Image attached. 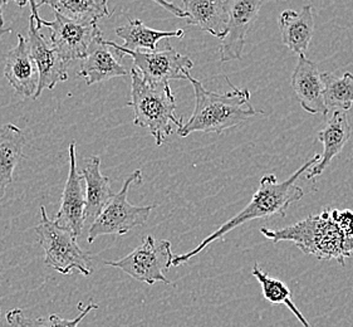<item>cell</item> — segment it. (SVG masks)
I'll use <instances>...</instances> for the list:
<instances>
[{
	"instance_id": "cell-1",
	"label": "cell",
	"mask_w": 353,
	"mask_h": 327,
	"mask_svg": "<svg viewBox=\"0 0 353 327\" xmlns=\"http://www.w3.org/2000/svg\"><path fill=\"white\" fill-rule=\"evenodd\" d=\"M321 155L317 154L302 165L293 175L283 181H278L274 174H267L261 179L259 188L254 192L253 198L241 212L236 214L232 219L225 221L221 227L218 228L212 235L206 237L196 248L192 249L188 253L175 256L172 258L171 266H181L188 264L192 257L198 256L209 244L215 241L223 239L228 233H230L235 228L241 227L248 221L255 219H270L274 217H285L293 203L303 198V189L297 184L298 179L303 175L305 171L311 169L319 161Z\"/></svg>"
},
{
	"instance_id": "cell-19",
	"label": "cell",
	"mask_w": 353,
	"mask_h": 327,
	"mask_svg": "<svg viewBox=\"0 0 353 327\" xmlns=\"http://www.w3.org/2000/svg\"><path fill=\"white\" fill-rule=\"evenodd\" d=\"M85 183V223H92L113 195L111 180L101 171L99 157H91L82 170Z\"/></svg>"
},
{
	"instance_id": "cell-28",
	"label": "cell",
	"mask_w": 353,
	"mask_h": 327,
	"mask_svg": "<svg viewBox=\"0 0 353 327\" xmlns=\"http://www.w3.org/2000/svg\"><path fill=\"white\" fill-rule=\"evenodd\" d=\"M28 4L30 6V12H32L30 17L36 21V28L38 29V30H41L43 27V19L41 18L39 13H38V3H37V0H28Z\"/></svg>"
},
{
	"instance_id": "cell-3",
	"label": "cell",
	"mask_w": 353,
	"mask_h": 327,
	"mask_svg": "<svg viewBox=\"0 0 353 327\" xmlns=\"http://www.w3.org/2000/svg\"><path fill=\"white\" fill-rule=\"evenodd\" d=\"M261 232L273 243H294L303 253L318 259L336 261L345 266L347 258L353 257V237L339 228L331 208L283 229L263 227Z\"/></svg>"
},
{
	"instance_id": "cell-5",
	"label": "cell",
	"mask_w": 353,
	"mask_h": 327,
	"mask_svg": "<svg viewBox=\"0 0 353 327\" xmlns=\"http://www.w3.org/2000/svg\"><path fill=\"white\" fill-rule=\"evenodd\" d=\"M38 242L44 250V262L62 275H92L91 258L78 246L71 230L50 221L46 208L41 206V221L36 227Z\"/></svg>"
},
{
	"instance_id": "cell-16",
	"label": "cell",
	"mask_w": 353,
	"mask_h": 327,
	"mask_svg": "<svg viewBox=\"0 0 353 327\" xmlns=\"http://www.w3.org/2000/svg\"><path fill=\"white\" fill-rule=\"evenodd\" d=\"M351 137V125L347 111L337 110L327 121L325 128L318 132V140L323 143V154L314 166L307 170V180L317 178L332 163L333 159L343 150Z\"/></svg>"
},
{
	"instance_id": "cell-12",
	"label": "cell",
	"mask_w": 353,
	"mask_h": 327,
	"mask_svg": "<svg viewBox=\"0 0 353 327\" xmlns=\"http://www.w3.org/2000/svg\"><path fill=\"white\" fill-rule=\"evenodd\" d=\"M261 4L263 0H229L228 33L220 46L221 62L241 59L248 32L259 14Z\"/></svg>"
},
{
	"instance_id": "cell-8",
	"label": "cell",
	"mask_w": 353,
	"mask_h": 327,
	"mask_svg": "<svg viewBox=\"0 0 353 327\" xmlns=\"http://www.w3.org/2000/svg\"><path fill=\"white\" fill-rule=\"evenodd\" d=\"M105 43L119 52L122 57L132 58L134 70L151 85H166L172 79H186V73L194 67L190 58L180 54L169 43L165 44V50L152 52L126 50L111 41Z\"/></svg>"
},
{
	"instance_id": "cell-13",
	"label": "cell",
	"mask_w": 353,
	"mask_h": 327,
	"mask_svg": "<svg viewBox=\"0 0 353 327\" xmlns=\"http://www.w3.org/2000/svg\"><path fill=\"white\" fill-rule=\"evenodd\" d=\"M119 52L107 46L103 37L93 43L88 53L81 61V70L78 76L85 79L87 86L105 82L116 77H125L130 75L128 68L121 63Z\"/></svg>"
},
{
	"instance_id": "cell-17",
	"label": "cell",
	"mask_w": 353,
	"mask_h": 327,
	"mask_svg": "<svg viewBox=\"0 0 353 327\" xmlns=\"http://www.w3.org/2000/svg\"><path fill=\"white\" fill-rule=\"evenodd\" d=\"M186 23L196 26L219 39L228 33L229 0H183Z\"/></svg>"
},
{
	"instance_id": "cell-9",
	"label": "cell",
	"mask_w": 353,
	"mask_h": 327,
	"mask_svg": "<svg viewBox=\"0 0 353 327\" xmlns=\"http://www.w3.org/2000/svg\"><path fill=\"white\" fill-rule=\"evenodd\" d=\"M54 21L43 19V27L50 29V44L65 63L85 57L93 43L102 37L97 23H78L54 12Z\"/></svg>"
},
{
	"instance_id": "cell-2",
	"label": "cell",
	"mask_w": 353,
	"mask_h": 327,
	"mask_svg": "<svg viewBox=\"0 0 353 327\" xmlns=\"http://www.w3.org/2000/svg\"><path fill=\"white\" fill-rule=\"evenodd\" d=\"M186 79L190 81L195 93V108L189 121L177 130V135L186 137L192 132H215L221 134L225 130L235 128L241 122L254 117L255 115H263V111H256L250 103V92L247 88L241 90L229 81L228 85L233 91L216 93L205 90L203 83L194 79L190 72L186 73Z\"/></svg>"
},
{
	"instance_id": "cell-4",
	"label": "cell",
	"mask_w": 353,
	"mask_h": 327,
	"mask_svg": "<svg viewBox=\"0 0 353 327\" xmlns=\"http://www.w3.org/2000/svg\"><path fill=\"white\" fill-rule=\"evenodd\" d=\"M131 76V100L128 106L134 110V123L146 128L154 136L157 146L163 145L174 130L183 128V117L176 116L175 96L166 85H151L134 68Z\"/></svg>"
},
{
	"instance_id": "cell-20",
	"label": "cell",
	"mask_w": 353,
	"mask_h": 327,
	"mask_svg": "<svg viewBox=\"0 0 353 327\" xmlns=\"http://www.w3.org/2000/svg\"><path fill=\"white\" fill-rule=\"evenodd\" d=\"M26 135L13 123L0 128V201L7 192L8 186L13 183V172L21 159Z\"/></svg>"
},
{
	"instance_id": "cell-14",
	"label": "cell",
	"mask_w": 353,
	"mask_h": 327,
	"mask_svg": "<svg viewBox=\"0 0 353 327\" xmlns=\"http://www.w3.org/2000/svg\"><path fill=\"white\" fill-rule=\"evenodd\" d=\"M290 83L301 106L307 112L323 116L328 114L323 99V81L317 64L305 56H299Z\"/></svg>"
},
{
	"instance_id": "cell-10",
	"label": "cell",
	"mask_w": 353,
	"mask_h": 327,
	"mask_svg": "<svg viewBox=\"0 0 353 327\" xmlns=\"http://www.w3.org/2000/svg\"><path fill=\"white\" fill-rule=\"evenodd\" d=\"M70 171L64 184L63 194L61 198V206L56 215V223L61 227L71 230L79 237L85 226V192L82 186V174L77 168V150L76 143H70Z\"/></svg>"
},
{
	"instance_id": "cell-29",
	"label": "cell",
	"mask_w": 353,
	"mask_h": 327,
	"mask_svg": "<svg viewBox=\"0 0 353 327\" xmlns=\"http://www.w3.org/2000/svg\"><path fill=\"white\" fill-rule=\"evenodd\" d=\"M10 32H12V28H6L4 27V19H0V38L4 36V34L10 33Z\"/></svg>"
},
{
	"instance_id": "cell-21",
	"label": "cell",
	"mask_w": 353,
	"mask_h": 327,
	"mask_svg": "<svg viewBox=\"0 0 353 327\" xmlns=\"http://www.w3.org/2000/svg\"><path fill=\"white\" fill-rule=\"evenodd\" d=\"M116 36L125 42L123 48L130 50H156V46L165 38H181L184 37L183 29L176 30H156L149 28L140 19H132L126 26L116 29Z\"/></svg>"
},
{
	"instance_id": "cell-31",
	"label": "cell",
	"mask_w": 353,
	"mask_h": 327,
	"mask_svg": "<svg viewBox=\"0 0 353 327\" xmlns=\"http://www.w3.org/2000/svg\"><path fill=\"white\" fill-rule=\"evenodd\" d=\"M7 4V0H0V19H4V17H3V9H4V7H6Z\"/></svg>"
},
{
	"instance_id": "cell-11",
	"label": "cell",
	"mask_w": 353,
	"mask_h": 327,
	"mask_svg": "<svg viewBox=\"0 0 353 327\" xmlns=\"http://www.w3.org/2000/svg\"><path fill=\"white\" fill-rule=\"evenodd\" d=\"M28 34L29 50L34 59L39 75L37 92L33 97L37 100L44 90H53L58 83L65 82L68 79V63H65L59 57L50 42L46 41V38L36 28V21L32 17L29 18Z\"/></svg>"
},
{
	"instance_id": "cell-27",
	"label": "cell",
	"mask_w": 353,
	"mask_h": 327,
	"mask_svg": "<svg viewBox=\"0 0 353 327\" xmlns=\"http://www.w3.org/2000/svg\"><path fill=\"white\" fill-rule=\"evenodd\" d=\"M151 1L159 4L160 7H163L165 10H168L171 14L175 15L177 18H183V19L188 18V14H186V12H185L184 9L176 7L175 4L170 3L168 0H151Z\"/></svg>"
},
{
	"instance_id": "cell-22",
	"label": "cell",
	"mask_w": 353,
	"mask_h": 327,
	"mask_svg": "<svg viewBox=\"0 0 353 327\" xmlns=\"http://www.w3.org/2000/svg\"><path fill=\"white\" fill-rule=\"evenodd\" d=\"M48 6L56 13L78 23H97L110 15L108 0H39L38 8Z\"/></svg>"
},
{
	"instance_id": "cell-7",
	"label": "cell",
	"mask_w": 353,
	"mask_h": 327,
	"mask_svg": "<svg viewBox=\"0 0 353 327\" xmlns=\"http://www.w3.org/2000/svg\"><path fill=\"white\" fill-rule=\"evenodd\" d=\"M171 242L166 239H155L152 235H146L142 243L130 255L119 261H105L107 266L123 270L130 277L139 282L154 285L163 282L169 285L165 272L172 264Z\"/></svg>"
},
{
	"instance_id": "cell-18",
	"label": "cell",
	"mask_w": 353,
	"mask_h": 327,
	"mask_svg": "<svg viewBox=\"0 0 353 327\" xmlns=\"http://www.w3.org/2000/svg\"><path fill=\"white\" fill-rule=\"evenodd\" d=\"M279 29L284 46L298 56H305L314 32L313 7L305 6L299 13L292 9L283 10L279 15Z\"/></svg>"
},
{
	"instance_id": "cell-30",
	"label": "cell",
	"mask_w": 353,
	"mask_h": 327,
	"mask_svg": "<svg viewBox=\"0 0 353 327\" xmlns=\"http://www.w3.org/2000/svg\"><path fill=\"white\" fill-rule=\"evenodd\" d=\"M7 1H14L18 7H26L28 4V0H7Z\"/></svg>"
},
{
	"instance_id": "cell-25",
	"label": "cell",
	"mask_w": 353,
	"mask_h": 327,
	"mask_svg": "<svg viewBox=\"0 0 353 327\" xmlns=\"http://www.w3.org/2000/svg\"><path fill=\"white\" fill-rule=\"evenodd\" d=\"M97 308H99V305L91 302L82 310L81 315L73 320H65L56 313L50 315L48 319H44V317L32 319V317L26 316L21 308H13V310L8 311L6 315V320L10 327H78L79 322L83 320L88 313L93 310H97Z\"/></svg>"
},
{
	"instance_id": "cell-23",
	"label": "cell",
	"mask_w": 353,
	"mask_h": 327,
	"mask_svg": "<svg viewBox=\"0 0 353 327\" xmlns=\"http://www.w3.org/2000/svg\"><path fill=\"white\" fill-rule=\"evenodd\" d=\"M252 275L261 284L264 299L269 301L272 305H285L297 317L298 321L303 325V327H312L310 322L304 317L303 313H301L298 310V307L294 305L293 299H292V291L288 288V286L279 279L268 276L264 270L259 268L258 264H254V267L252 270Z\"/></svg>"
},
{
	"instance_id": "cell-6",
	"label": "cell",
	"mask_w": 353,
	"mask_h": 327,
	"mask_svg": "<svg viewBox=\"0 0 353 327\" xmlns=\"http://www.w3.org/2000/svg\"><path fill=\"white\" fill-rule=\"evenodd\" d=\"M142 171L134 170L102 208L88 229L87 241L94 242L101 235H128L132 229L146 224L155 206H136L128 203V190L132 184H141Z\"/></svg>"
},
{
	"instance_id": "cell-24",
	"label": "cell",
	"mask_w": 353,
	"mask_h": 327,
	"mask_svg": "<svg viewBox=\"0 0 353 327\" xmlns=\"http://www.w3.org/2000/svg\"><path fill=\"white\" fill-rule=\"evenodd\" d=\"M323 99L328 111H348L353 103V75L346 72L342 77L333 73H322Z\"/></svg>"
},
{
	"instance_id": "cell-15",
	"label": "cell",
	"mask_w": 353,
	"mask_h": 327,
	"mask_svg": "<svg viewBox=\"0 0 353 327\" xmlns=\"http://www.w3.org/2000/svg\"><path fill=\"white\" fill-rule=\"evenodd\" d=\"M4 76L19 95L34 97L39 75L29 50L28 42L21 34H18V44L7 54Z\"/></svg>"
},
{
	"instance_id": "cell-26",
	"label": "cell",
	"mask_w": 353,
	"mask_h": 327,
	"mask_svg": "<svg viewBox=\"0 0 353 327\" xmlns=\"http://www.w3.org/2000/svg\"><path fill=\"white\" fill-rule=\"evenodd\" d=\"M333 217L337 221L339 228L350 237H353V212L350 209L339 210V209H332Z\"/></svg>"
}]
</instances>
